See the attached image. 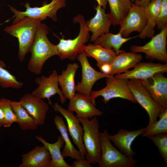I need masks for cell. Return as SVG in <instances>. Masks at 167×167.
Listing matches in <instances>:
<instances>
[{
	"label": "cell",
	"instance_id": "6da1fadb",
	"mask_svg": "<svg viewBox=\"0 0 167 167\" xmlns=\"http://www.w3.org/2000/svg\"><path fill=\"white\" fill-rule=\"evenodd\" d=\"M49 32L46 25L41 23L30 49L31 56L28 68L31 72L37 75L41 74L45 62L58 54L56 45L52 44L47 37Z\"/></svg>",
	"mask_w": 167,
	"mask_h": 167
},
{
	"label": "cell",
	"instance_id": "7a4b0ae2",
	"mask_svg": "<svg viewBox=\"0 0 167 167\" xmlns=\"http://www.w3.org/2000/svg\"><path fill=\"white\" fill-rule=\"evenodd\" d=\"M42 20L25 17L17 22L6 27L4 31L17 38L19 42L18 57L23 62L34 40L38 28Z\"/></svg>",
	"mask_w": 167,
	"mask_h": 167
},
{
	"label": "cell",
	"instance_id": "3957f363",
	"mask_svg": "<svg viewBox=\"0 0 167 167\" xmlns=\"http://www.w3.org/2000/svg\"><path fill=\"white\" fill-rule=\"evenodd\" d=\"M74 23L80 25V30L77 36L73 39H65L63 36L56 45L57 55L62 60L68 59L75 60L79 54L83 51L85 44L90 39L89 31L87 27L84 16L79 14L73 19Z\"/></svg>",
	"mask_w": 167,
	"mask_h": 167
},
{
	"label": "cell",
	"instance_id": "277c9868",
	"mask_svg": "<svg viewBox=\"0 0 167 167\" xmlns=\"http://www.w3.org/2000/svg\"><path fill=\"white\" fill-rule=\"evenodd\" d=\"M83 128V140L86 151L85 160L91 164H99L101 155L99 121L96 117L79 118Z\"/></svg>",
	"mask_w": 167,
	"mask_h": 167
},
{
	"label": "cell",
	"instance_id": "5b68a950",
	"mask_svg": "<svg viewBox=\"0 0 167 167\" xmlns=\"http://www.w3.org/2000/svg\"><path fill=\"white\" fill-rule=\"evenodd\" d=\"M106 130L100 133L101 155L99 167H134L139 161L126 156L118 150L109 139Z\"/></svg>",
	"mask_w": 167,
	"mask_h": 167
},
{
	"label": "cell",
	"instance_id": "8992f818",
	"mask_svg": "<svg viewBox=\"0 0 167 167\" xmlns=\"http://www.w3.org/2000/svg\"><path fill=\"white\" fill-rule=\"evenodd\" d=\"M106 78V86L105 88L91 93L90 97L94 105H96V99L99 96L102 97V101L105 104L115 98L127 100L134 103L137 102L128 86V79L116 78L114 76Z\"/></svg>",
	"mask_w": 167,
	"mask_h": 167
},
{
	"label": "cell",
	"instance_id": "52a82bcc",
	"mask_svg": "<svg viewBox=\"0 0 167 167\" xmlns=\"http://www.w3.org/2000/svg\"><path fill=\"white\" fill-rule=\"evenodd\" d=\"M66 0H52L49 3L45 4L41 7H30L28 2L24 5L26 10L20 11L10 6L11 11L14 14L13 24L18 21L24 17H27L42 20L48 17L54 21H57V13L60 9L65 7Z\"/></svg>",
	"mask_w": 167,
	"mask_h": 167
},
{
	"label": "cell",
	"instance_id": "ba28073f",
	"mask_svg": "<svg viewBox=\"0 0 167 167\" xmlns=\"http://www.w3.org/2000/svg\"><path fill=\"white\" fill-rule=\"evenodd\" d=\"M128 85L136 102L148 114L149 122L146 127L148 128L157 120L163 109L154 100L147 90L138 80L129 79Z\"/></svg>",
	"mask_w": 167,
	"mask_h": 167
},
{
	"label": "cell",
	"instance_id": "9c48e42d",
	"mask_svg": "<svg viewBox=\"0 0 167 167\" xmlns=\"http://www.w3.org/2000/svg\"><path fill=\"white\" fill-rule=\"evenodd\" d=\"M167 26L158 34L143 45H133L130 47L131 52L144 54L147 58L157 59L165 63L167 62L166 50Z\"/></svg>",
	"mask_w": 167,
	"mask_h": 167
},
{
	"label": "cell",
	"instance_id": "30bf717a",
	"mask_svg": "<svg viewBox=\"0 0 167 167\" xmlns=\"http://www.w3.org/2000/svg\"><path fill=\"white\" fill-rule=\"evenodd\" d=\"M87 58L83 51L77 57L82 67V78L81 82L75 85V89L78 93L90 96L92 87L97 81L114 76L95 70L90 65Z\"/></svg>",
	"mask_w": 167,
	"mask_h": 167
},
{
	"label": "cell",
	"instance_id": "8fae6325",
	"mask_svg": "<svg viewBox=\"0 0 167 167\" xmlns=\"http://www.w3.org/2000/svg\"><path fill=\"white\" fill-rule=\"evenodd\" d=\"M58 75L57 71L54 70L48 77L42 75L36 78L35 82L38 86L31 93L42 99H47L49 105L52 107L53 105L50 97L57 94L60 97L61 103L64 104L66 99L58 87Z\"/></svg>",
	"mask_w": 167,
	"mask_h": 167
},
{
	"label": "cell",
	"instance_id": "7c38bea8",
	"mask_svg": "<svg viewBox=\"0 0 167 167\" xmlns=\"http://www.w3.org/2000/svg\"><path fill=\"white\" fill-rule=\"evenodd\" d=\"M147 22L144 7L133 3L126 17L120 25L119 32L125 38L128 37L133 32L140 33L145 28Z\"/></svg>",
	"mask_w": 167,
	"mask_h": 167
},
{
	"label": "cell",
	"instance_id": "4fadbf2b",
	"mask_svg": "<svg viewBox=\"0 0 167 167\" xmlns=\"http://www.w3.org/2000/svg\"><path fill=\"white\" fill-rule=\"evenodd\" d=\"M162 74L157 73L148 79L138 80L154 100L165 110L167 109V78Z\"/></svg>",
	"mask_w": 167,
	"mask_h": 167
},
{
	"label": "cell",
	"instance_id": "5bb4252c",
	"mask_svg": "<svg viewBox=\"0 0 167 167\" xmlns=\"http://www.w3.org/2000/svg\"><path fill=\"white\" fill-rule=\"evenodd\" d=\"M53 108L59 112L65 119L67 123V130L74 142L76 145L84 159H85L86 151L84 144L83 136V128L79 118L73 112L62 107L58 102H55Z\"/></svg>",
	"mask_w": 167,
	"mask_h": 167
},
{
	"label": "cell",
	"instance_id": "9a60e30c",
	"mask_svg": "<svg viewBox=\"0 0 167 167\" xmlns=\"http://www.w3.org/2000/svg\"><path fill=\"white\" fill-rule=\"evenodd\" d=\"M167 72V64L139 62L131 70L115 75V77L126 79H148L154 74Z\"/></svg>",
	"mask_w": 167,
	"mask_h": 167
},
{
	"label": "cell",
	"instance_id": "2e32d148",
	"mask_svg": "<svg viewBox=\"0 0 167 167\" xmlns=\"http://www.w3.org/2000/svg\"><path fill=\"white\" fill-rule=\"evenodd\" d=\"M19 101L39 126L44 124L49 108V104L30 93L24 94Z\"/></svg>",
	"mask_w": 167,
	"mask_h": 167
},
{
	"label": "cell",
	"instance_id": "e0dca14e",
	"mask_svg": "<svg viewBox=\"0 0 167 167\" xmlns=\"http://www.w3.org/2000/svg\"><path fill=\"white\" fill-rule=\"evenodd\" d=\"M68 109L75 112L78 118L91 119L94 117L101 116L103 114L102 111L93 105L90 96L78 92L70 99Z\"/></svg>",
	"mask_w": 167,
	"mask_h": 167
},
{
	"label": "cell",
	"instance_id": "ac0fdd59",
	"mask_svg": "<svg viewBox=\"0 0 167 167\" xmlns=\"http://www.w3.org/2000/svg\"><path fill=\"white\" fill-rule=\"evenodd\" d=\"M145 130V128L130 131L120 129L116 134L113 135L108 134V136L119 151L127 156L133 158L135 153L132 149V143Z\"/></svg>",
	"mask_w": 167,
	"mask_h": 167
},
{
	"label": "cell",
	"instance_id": "d6986e66",
	"mask_svg": "<svg viewBox=\"0 0 167 167\" xmlns=\"http://www.w3.org/2000/svg\"><path fill=\"white\" fill-rule=\"evenodd\" d=\"M95 9V16L86 22L88 29L92 33L90 40L93 42L102 35L109 32L112 25L109 13H106L105 9L98 5Z\"/></svg>",
	"mask_w": 167,
	"mask_h": 167
},
{
	"label": "cell",
	"instance_id": "ffe728a7",
	"mask_svg": "<svg viewBox=\"0 0 167 167\" xmlns=\"http://www.w3.org/2000/svg\"><path fill=\"white\" fill-rule=\"evenodd\" d=\"M22 162L19 167H50V154L44 146H38L21 156Z\"/></svg>",
	"mask_w": 167,
	"mask_h": 167
},
{
	"label": "cell",
	"instance_id": "44dd1931",
	"mask_svg": "<svg viewBox=\"0 0 167 167\" xmlns=\"http://www.w3.org/2000/svg\"><path fill=\"white\" fill-rule=\"evenodd\" d=\"M140 54L123 51L117 55L111 64V70L109 74L112 76L123 73L134 68L142 60Z\"/></svg>",
	"mask_w": 167,
	"mask_h": 167
},
{
	"label": "cell",
	"instance_id": "7402d4cb",
	"mask_svg": "<svg viewBox=\"0 0 167 167\" xmlns=\"http://www.w3.org/2000/svg\"><path fill=\"white\" fill-rule=\"evenodd\" d=\"M79 66L76 63L68 64L65 70L58 75V84L66 99H71L75 93V77Z\"/></svg>",
	"mask_w": 167,
	"mask_h": 167
},
{
	"label": "cell",
	"instance_id": "603a6c76",
	"mask_svg": "<svg viewBox=\"0 0 167 167\" xmlns=\"http://www.w3.org/2000/svg\"><path fill=\"white\" fill-rule=\"evenodd\" d=\"M54 121L56 128L59 131L64 141V145L62 152L63 158L64 159L66 157H69L75 160L84 159L83 158L79 151L77 149L71 142L67 126L62 117L56 115L54 118Z\"/></svg>",
	"mask_w": 167,
	"mask_h": 167
},
{
	"label": "cell",
	"instance_id": "cb8c5ba5",
	"mask_svg": "<svg viewBox=\"0 0 167 167\" xmlns=\"http://www.w3.org/2000/svg\"><path fill=\"white\" fill-rule=\"evenodd\" d=\"M161 2V0H151L147 6L144 8L147 23L143 32L137 36V37L144 39L146 37L151 38L154 36L155 28L156 26Z\"/></svg>",
	"mask_w": 167,
	"mask_h": 167
},
{
	"label": "cell",
	"instance_id": "d4e9b609",
	"mask_svg": "<svg viewBox=\"0 0 167 167\" xmlns=\"http://www.w3.org/2000/svg\"><path fill=\"white\" fill-rule=\"evenodd\" d=\"M35 138L47 148L50 154V167H72L65 161L62 155L61 149L64 146V142L61 135L58 136L57 141L54 143L48 142L41 136L37 135Z\"/></svg>",
	"mask_w": 167,
	"mask_h": 167
},
{
	"label": "cell",
	"instance_id": "484cf974",
	"mask_svg": "<svg viewBox=\"0 0 167 167\" xmlns=\"http://www.w3.org/2000/svg\"><path fill=\"white\" fill-rule=\"evenodd\" d=\"M83 52L87 57H92L96 60L99 67L105 64L111 65L117 55L113 50L94 44L85 45Z\"/></svg>",
	"mask_w": 167,
	"mask_h": 167
},
{
	"label": "cell",
	"instance_id": "4316f807",
	"mask_svg": "<svg viewBox=\"0 0 167 167\" xmlns=\"http://www.w3.org/2000/svg\"><path fill=\"white\" fill-rule=\"evenodd\" d=\"M110 9L112 24L120 25L126 17L133 3L130 0H107Z\"/></svg>",
	"mask_w": 167,
	"mask_h": 167
},
{
	"label": "cell",
	"instance_id": "83f0119b",
	"mask_svg": "<svg viewBox=\"0 0 167 167\" xmlns=\"http://www.w3.org/2000/svg\"><path fill=\"white\" fill-rule=\"evenodd\" d=\"M137 37L125 38L123 37L119 32L116 34L109 32L98 37L93 42L105 48L113 50L118 55L123 51L120 49L123 44Z\"/></svg>",
	"mask_w": 167,
	"mask_h": 167
},
{
	"label": "cell",
	"instance_id": "f1b7e54d",
	"mask_svg": "<svg viewBox=\"0 0 167 167\" xmlns=\"http://www.w3.org/2000/svg\"><path fill=\"white\" fill-rule=\"evenodd\" d=\"M11 104L17 119V123L21 130L33 131L38 128L39 125L23 107L19 101H11Z\"/></svg>",
	"mask_w": 167,
	"mask_h": 167
},
{
	"label": "cell",
	"instance_id": "f546056e",
	"mask_svg": "<svg viewBox=\"0 0 167 167\" xmlns=\"http://www.w3.org/2000/svg\"><path fill=\"white\" fill-rule=\"evenodd\" d=\"M156 121L152 125L146 128L144 132L142 135L144 137H149L158 134L167 133V109L163 110Z\"/></svg>",
	"mask_w": 167,
	"mask_h": 167
},
{
	"label": "cell",
	"instance_id": "4dcf8cb0",
	"mask_svg": "<svg viewBox=\"0 0 167 167\" xmlns=\"http://www.w3.org/2000/svg\"><path fill=\"white\" fill-rule=\"evenodd\" d=\"M6 65L0 60V86L3 88H20L24 85L23 82L18 81L16 77L5 69Z\"/></svg>",
	"mask_w": 167,
	"mask_h": 167
},
{
	"label": "cell",
	"instance_id": "1f68e13d",
	"mask_svg": "<svg viewBox=\"0 0 167 167\" xmlns=\"http://www.w3.org/2000/svg\"><path fill=\"white\" fill-rule=\"evenodd\" d=\"M11 101L4 98L0 99V106L4 115L3 127H9L14 122L17 123L16 115L13 109Z\"/></svg>",
	"mask_w": 167,
	"mask_h": 167
},
{
	"label": "cell",
	"instance_id": "d6a6232c",
	"mask_svg": "<svg viewBox=\"0 0 167 167\" xmlns=\"http://www.w3.org/2000/svg\"><path fill=\"white\" fill-rule=\"evenodd\" d=\"M155 144L167 166V133L148 137Z\"/></svg>",
	"mask_w": 167,
	"mask_h": 167
},
{
	"label": "cell",
	"instance_id": "836d02e7",
	"mask_svg": "<svg viewBox=\"0 0 167 167\" xmlns=\"http://www.w3.org/2000/svg\"><path fill=\"white\" fill-rule=\"evenodd\" d=\"M156 26L157 29L160 31L167 26V0H161Z\"/></svg>",
	"mask_w": 167,
	"mask_h": 167
},
{
	"label": "cell",
	"instance_id": "e575fe53",
	"mask_svg": "<svg viewBox=\"0 0 167 167\" xmlns=\"http://www.w3.org/2000/svg\"><path fill=\"white\" fill-rule=\"evenodd\" d=\"M72 167H92L91 164L84 159L75 160L71 165Z\"/></svg>",
	"mask_w": 167,
	"mask_h": 167
},
{
	"label": "cell",
	"instance_id": "d590c367",
	"mask_svg": "<svg viewBox=\"0 0 167 167\" xmlns=\"http://www.w3.org/2000/svg\"><path fill=\"white\" fill-rule=\"evenodd\" d=\"M99 68L102 73L108 74H109L111 70V65L108 64H103Z\"/></svg>",
	"mask_w": 167,
	"mask_h": 167
},
{
	"label": "cell",
	"instance_id": "8d00e7d4",
	"mask_svg": "<svg viewBox=\"0 0 167 167\" xmlns=\"http://www.w3.org/2000/svg\"><path fill=\"white\" fill-rule=\"evenodd\" d=\"M151 0H139L136 4L140 5L144 7H146Z\"/></svg>",
	"mask_w": 167,
	"mask_h": 167
},
{
	"label": "cell",
	"instance_id": "74e56055",
	"mask_svg": "<svg viewBox=\"0 0 167 167\" xmlns=\"http://www.w3.org/2000/svg\"><path fill=\"white\" fill-rule=\"evenodd\" d=\"M4 115L2 109L0 106V128L3 126Z\"/></svg>",
	"mask_w": 167,
	"mask_h": 167
},
{
	"label": "cell",
	"instance_id": "f35d334b",
	"mask_svg": "<svg viewBox=\"0 0 167 167\" xmlns=\"http://www.w3.org/2000/svg\"><path fill=\"white\" fill-rule=\"evenodd\" d=\"M98 5L102 6L104 9H105L108 2L107 0H96Z\"/></svg>",
	"mask_w": 167,
	"mask_h": 167
},
{
	"label": "cell",
	"instance_id": "ab89813d",
	"mask_svg": "<svg viewBox=\"0 0 167 167\" xmlns=\"http://www.w3.org/2000/svg\"><path fill=\"white\" fill-rule=\"evenodd\" d=\"M130 0L132 2H134L135 3H137L139 1V0Z\"/></svg>",
	"mask_w": 167,
	"mask_h": 167
}]
</instances>
